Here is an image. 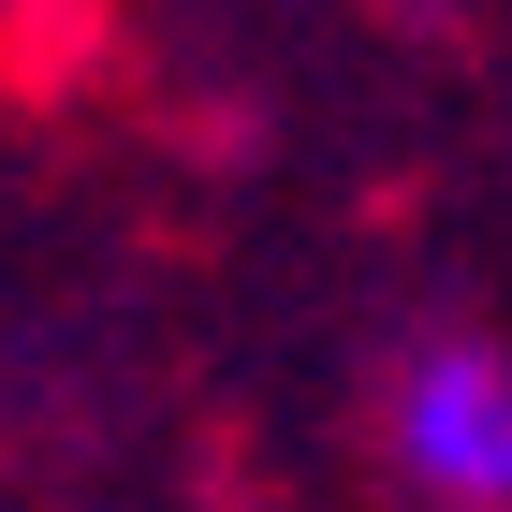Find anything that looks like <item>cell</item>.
<instances>
[{
  "label": "cell",
  "instance_id": "6da1fadb",
  "mask_svg": "<svg viewBox=\"0 0 512 512\" xmlns=\"http://www.w3.org/2000/svg\"><path fill=\"white\" fill-rule=\"evenodd\" d=\"M395 469L454 512H512V366L483 337H439L395 366Z\"/></svg>",
  "mask_w": 512,
  "mask_h": 512
}]
</instances>
